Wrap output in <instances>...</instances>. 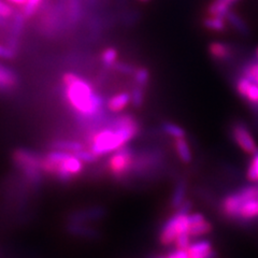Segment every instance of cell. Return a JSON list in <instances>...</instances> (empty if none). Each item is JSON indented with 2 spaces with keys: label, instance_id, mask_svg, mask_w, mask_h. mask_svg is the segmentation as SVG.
Masks as SVG:
<instances>
[{
  "label": "cell",
  "instance_id": "obj_4",
  "mask_svg": "<svg viewBox=\"0 0 258 258\" xmlns=\"http://www.w3.org/2000/svg\"><path fill=\"white\" fill-rule=\"evenodd\" d=\"M43 155L27 149H18L13 152L12 159L15 166L25 175L27 181L40 185L43 181Z\"/></svg>",
  "mask_w": 258,
  "mask_h": 258
},
{
  "label": "cell",
  "instance_id": "obj_8",
  "mask_svg": "<svg viewBox=\"0 0 258 258\" xmlns=\"http://www.w3.org/2000/svg\"><path fill=\"white\" fill-rule=\"evenodd\" d=\"M107 210L101 206H95L86 209L77 210L68 215V223L88 224L101 221L107 216Z\"/></svg>",
  "mask_w": 258,
  "mask_h": 258
},
{
  "label": "cell",
  "instance_id": "obj_18",
  "mask_svg": "<svg viewBox=\"0 0 258 258\" xmlns=\"http://www.w3.org/2000/svg\"><path fill=\"white\" fill-rule=\"evenodd\" d=\"M258 216V199H252L241 207L238 220L249 221Z\"/></svg>",
  "mask_w": 258,
  "mask_h": 258
},
{
  "label": "cell",
  "instance_id": "obj_40",
  "mask_svg": "<svg viewBox=\"0 0 258 258\" xmlns=\"http://www.w3.org/2000/svg\"><path fill=\"white\" fill-rule=\"evenodd\" d=\"M155 258H166L165 255H161V254H156Z\"/></svg>",
  "mask_w": 258,
  "mask_h": 258
},
{
  "label": "cell",
  "instance_id": "obj_17",
  "mask_svg": "<svg viewBox=\"0 0 258 258\" xmlns=\"http://www.w3.org/2000/svg\"><path fill=\"white\" fill-rule=\"evenodd\" d=\"M209 53L214 59L224 60L231 55V47L223 42H212L209 45Z\"/></svg>",
  "mask_w": 258,
  "mask_h": 258
},
{
  "label": "cell",
  "instance_id": "obj_39",
  "mask_svg": "<svg viewBox=\"0 0 258 258\" xmlns=\"http://www.w3.org/2000/svg\"><path fill=\"white\" fill-rule=\"evenodd\" d=\"M166 258H176V257H175L174 252H171V253H169V254L166 256Z\"/></svg>",
  "mask_w": 258,
  "mask_h": 258
},
{
  "label": "cell",
  "instance_id": "obj_35",
  "mask_svg": "<svg viewBox=\"0 0 258 258\" xmlns=\"http://www.w3.org/2000/svg\"><path fill=\"white\" fill-rule=\"evenodd\" d=\"M113 67H114L117 71L122 72V74H124V75L135 74V70H136L133 66H131V64L125 63V62H116Z\"/></svg>",
  "mask_w": 258,
  "mask_h": 258
},
{
  "label": "cell",
  "instance_id": "obj_16",
  "mask_svg": "<svg viewBox=\"0 0 258 258\" xmlns=\"http://www.w3.org/2000/svg\"><path fill=\"white\" fill-rule=\"evenodd\" d=\"M174 149L177 157H179L180 160L183 161L184 164H189L192 160L191 150L188 142L185 140V137L184 138L174 139Z\"/></svg>",
  "mask_w": 258,
  "mask_h": 258
},
{
  "label": "cell",
  "instance_id": "obj_9",
  "mask_svg": "<svg viewBox=\"0 0 258 258\" xmlns=\"http://www.w3.org/2000/svg\"><path fill=\"white\" fill-rule=\"evenodd\" d=\"M232 138L235 142L238 144V147L243 150L247 154H254V153L258 150L257 144L254 140V137L252 136L251 132L248 131L247 127L242 124L237 123L232 126L231 129Z\"/></svg>",
  "mask_w": 258,
  "mask_h": 258
},
{
  "label": "cell",
  "instance_id": "obj_29",
  "mask_svg": "<svg viewBox=\"0 0 258 258\" xmlns=\"http://www.w3.org/2000/svg\"><path fill=\"white\" fill-rule=\"evenodd\" d=\"M134 75H135V81H136L137 85H139L141 87H144L148 85L150 74H149V70L147 68L136 69Z\"/></svg>",
  "mask_w": 258,
  "mask_h": 258
},
{
  "label": "cell",
  "instance_id": "obj_36",
  "mask_svg": "<svg viewBox=\"0 0 258 258\" xmlns=\"http://www.w3.org/2000/svg\"><path fill=\"white\" fill-rule=\"evenodd\" d=\"M191 208H192V204L191 201L189 200H185L184 203L176 209V213H180V214H185L187 215L190 213L191 211Z\"/></svg>",
  "mask_w": 258,
  "mask_h": 258
},
{
  "label": "cell",
  "instance_id": "obj_7",
  "mask_svg": "<svg viewBox=\"0 0 258 258\" xmlns=\"http://www.w3.org/2000/svg\"><path fill=\"white\" fill-rule=\"evenodd\" d=\"M187 215L175 213L164 224L159 233V241L161 244L170 245L180 233L188 231L189 223Z\"/></svg>",
  "mask_w": 258,
  "mask_h": 258
},
{
  "label": "cell",
  "instance_id": "obj_22",
  "mask_svg": "<svg viewBox=\"0 0 258 258\" xmlns=\"http://www.w3.org/2000/svg\"><path fill=\"white\" fill-rule=\"evenodd\" d=\"M224 18L226 19V21H227V23H229L230 25L235 27L239 32H242V34H247L248 32V28L246 26V24L236 13L229 11L226 13Z\"/></svg>",
  "mask_w": 258,
  "mask_h": 258
},
{
  "label": "cell",
  "instance_id": "obj_5",
  "mask_svg": "<svg viewBox=\"0 0 258 258\" xmlns=\"http://www.w3.org/2000/svg\"><path fill=\"white\" fill-rule=\"evenodd\" d=\"M252 199H258L257 185H249L225 197L222 203V211L229 219L238 220L241 207Z\"/></svg>",
  "mask_w": 258,
  "mask_h": 258
},
{
  "label": "cell",
  "instance_id": "obj_31",
  "mask_svg": "<svg viewBox=\"0 0 258 258\" xmlns=\"http://www.w3.org/2000/svg\"><path fill=\"white\" fill-rule=\"evenodd\" d=\"M243 76L256 83L258 81V61L252 62L246 66L243 71Z\"/></svg>",
  "mask_w": 258,
  "mask_h": 258
},
{
  "label": "cell",
  "instance_id": "obj_23",
  "mask_svg": "<svg viewBox=\"0 0 258 258\" xmlns=\"http://www.w3.org/2000/svg\"><path fill=\"white\" fill-rule=\"evenodd\" d=\"M43 2L44 0H26V3L24 4V6L21 9V12L24 15V18L26 20L32 18Z\"/></svg>",
  "mask_w": 258,
  "mask_h": 258
},
{
  "label": "cell",
  "instance_id": "obj_32",
  "mask_svg": "<svg viewBox=\"0 0 258 258\" xmlns=\"http://www.w3.org/2000/svg\"><path fill=\"white\" fill-rule=\"evenodd\" d=\"M244 98L247 99L249 102L258 104V85L255 82H253L252 85L249 86Z\"/></svg>",
  "mask_w": 258,
  "mask_h": 258
},
{
  "label": "cell",
  "instance_id": "obj_20",
  "mask_svg": "<svg viewBox=\"0 0 258 258\" xmlns=\"http://www.w3.org/2000/svg\"><path fill=\"white\" fill-rule=\"evenodd\" d=\"M227 21L224 16H212L209 15L205 20L204 25L207 29L212 31H224L227 28Z\"/></svg>",
  "mask_w": 258,
  "mask_h": 258
},
{
  "label": "cell",
  "instance_id": "obj_43",
  "mask_svg": "<svg viewBox=\"0 0 258 258\" xmlns=\"http://www.w3.org/2000/svg\"><path fill=\"white\" fill-rule=\"evenodd\" d=\"M142 2H147V0H142Z\"/></svg>",
  "mask_w": 258,
  "mask_h": 258
},
{
  "label": "cell",
  "instance_id": "obj_33",
  "mask_svg": "<svg viewBox=\"0 0 258 258\" xmlns=\"http://www.w3.org/2000/svg\"><path fill=\"white\" fill-rule=\"evenodd\" d=\"M14 13V9L11 5L0 0V16H2V18L9 20L10 18H12Z\"/></svg>",
  "mask_w": 258,
  "mask_h": 258
},
{
  "label": "cell",
  "instance_id": "obj_42",
  "mask_svg": "<svg viewBox=\"0 0 258 258\" xmlns=\"http://www.w3.org/2000/svg\"><path fill=\"white\" fill-rule=\"evenodd\" d=\"M148 258H155V254H153V255H150Z\"/></svg>",
  "mask_w": 258,
  "mask_h": 258
},
{
  "label": "cell",
  "instance_id": "obj_3",
  "mask_svg": "<svg viewBox=\"0 0 258 258\" xmlns=\"http://www.w3.org/2000/svg\"><path fill=\"white\" fill-rule=\"evenodd\" d=\"M42 170L62 183L70 182L83 170V163L72 153L53 150L43 157Z\"/></svg>",
  "mask_w": 258,
  "mask_h": 258
},
{
  "label": "cell",
  "instance_id": "obj_41",
  "mask_svg": "<svg viewBox=\"0 0 258 258\" xmlns=\"http://www.w3.org/2000/svg\"><path fill=\"white\" fill-rule=\"evenodd\" d=\"M256 58H257V61H258V47L256 48Z\"/></svg>",
  "mask_w": 258,
  "mask_h": 258
},
{
  "label": "cell",
  "instance_id": "obj_1",
  "mask_svg": "<svg viewBox=\"0 0 258 258\" xmlns=\"http://www.w3.org/2000/svg\"><path fill=\"white\" fill-rule=\"evenodd\" d=\"M139 124L132 115H123L94 133L88 139L90 150L98 157L111 153L131 142L139 134Z\"/></svg>",
  "mask_w": 258,
  "mask_h": 258
},
{
  "label": "cell",
  "instance_id": "obj_6",
  "mask_svg": "<svg viewBox=\"0 0 258 258\" xmlns=\"http://www.w3.org/2000/svg\"><path fill=\"white\" fill-rule=\"evenodd\" d=\"M135 156V151L132 148L127 147V145L115 151L110 157L108 163L111 174L115 179H123V177L127 176L131 172Z\"/></svg>",
  "mask_w": 258,
  "mask_h": 258
},
{
  "label": "cell",
  "instance_id": "obj_44",
  "mask_svg": "<svg viewBox=\"0 0 258 258\" xmlns=\"http://www.w3.org/2000/svg\"><path fill=\"white\" fill-rule=\"evenodd\" d=\"M256 84H257V85H258V81H257V82H256Z\"/></svg>",
  "mask_w": 258,
  "mask_h": 258
},
{
  "label": "cell",
  "instance_id": "obj_15",
  "mask_svg": "<svg viewBox=\"0 0 258 258\" xmlns=\"http://www.w3.org/2000/svg\"><path fill=\"white\" fill-rule=\"evenodd\" d=\"M186 194H187V182L185 180H180L176 183L174 190L172 192V196L170 199V207L172 209L179 208L185 200H186Z\"/></svg>",
  "mask_w": 258,
  "mask_h": 258
},
{
  "label": "cell",
  "instance_id": "obj_37",
  "mask_svg": "<svg viewBox=\"0 0 258 258\" xmlns=\"http://www.w3.org/2000/svg\"><path fill=\"white\" fill-rule=\"evenodd\" d=\"M174 254L176 258H189L186 249H175Z\"/></svg>",
  "mask_w": 258,
  "mask_h": 258
},
{
  "label": "cell",
  "instance_id": "obj_19",
  "mask_svg": "<svg viewBox=\"0 0 258 258\" xmlns=\"http://www.w3.org/2000/svg\"><path fill=\"white\" fill-rule=\"evenodd\" d=\"M52 150H57L62 152H69V153H76L85 149L84 145L75 140H56L51 143Z\"/></svg>",
  "mask_w": 258,
  "mask_h": 258
},
{
  "label": "cell",
  "instance_id": "obj_38",
  "mask_svg": "<svg viewBox=\"0 0 258 258\" xmlns=\"http://www.w3.org/2000/svg\"><path fill=\"white\" fill-rule=\"evenodd\" d=\"M10 4H13V5H16V6H20V7H23L24 4L26 3V0H8Z\"/></svg>",
  "mask_w": 258,
  "mask_h": 258
},
{
  "label": "cell",
  "instance_id": "obj_26",
  "mask_svg": "<svg viewBox=\"0 0 258 258\" xmlns=\"http://www.w3.org/2000/svg\"><path fill=\"white\" fill-rule=\"evenodd\" d=\"M246 176L248 181L251 182H258V150L253 154L251 164L248 166Z\"/></svg>",
  "mask_w": 258,
  "mask_h": 258
},
{
  "label": "cell",
  "instance_id": "obj_30",
  "mask_svg": "<svg viewBox=\"0 0 258 258\" xmlns=\"http://www.w3.org/2000/svg\"><path fill=\"white\" fill-rule=\"evenodd\" d=\"M174 243H175L176 249H186L187 251V248L191 244V237L188 233V231L180 233V235L176 237Z\"/></svg>",
  "mask_w": 258,
  "mask_h": 258
},
{
  "label": "cell",
  "instance_id": "obj_25",
  "mask_svg": "<svg viewBox=\"0 0 258 258\" xmlns=\"http://www.w3.org/2000/svg\"><path fill=\"white\" fill-rule=\"evenodd\" d=\"M118 53L114 47H108L102 52L101 60L106 67H113L116 63Z\"/></svg>",
  "mask_w": 258,
  "mask_h": 258
},
{
  "label": "cell",
  "instance_id": "obj_14",
  "mask_svg": "<svg viewBox=\"0 0 258 258\" xmlns=\"http://www.w3.org/2000/svg\"><path fill=\"white\" fill-rule=\"evenodd\" d=\"M239 0H213L208 8V14L212 16H225L230 11V7Z\"/></svg>",
  "mask_w": 258,
  "mask_h": 258
},
{
  "label": "cell",
  "instance_id": "obj_13",
  "mask_svg": "<svg viewBox=\"0 0 258 258\" xmlns=\"http://www.w3.org/2000/svg\"><path fill=\"white\" fill-rule=\"evenodd\" d=\"M131 94L129 93H118L108 100L107 107L113 113L122 112L131 102Z\"/></svg>",
  "mask_w": 258,
  "mask_h": 258
},
{
  "label": "cell",
  "instance_id": "obj_2",
  "mask_svg": "<svg viewBox=\"0 0 258 258\" xmlns=\"http://www.w3.org/2000/svg\"><path fill=\"white\" fill-rule=\"evenodd\" d=\"M64 96L77 113L83 118H94L103 107V100L90 82L72 72L62 76Z\"/></svg>",
  "mask_w": 258,
  "mask_h": 258
},
{
  "label": "cell",
  "instance_id": "obj_27",
  "mask_svg": "<svg viewBox=\"0 0 258 258\" xmlns=\"http://www.w3.org/2000/svg\"><path fill=\"white\" fill-rule=\"evenodd\" d=\"M72 154H74L76 157H78L83 164H94L99 158L96 154H94L91 150L86 151L85 149L78 151L76 153H72Z\"/></svg>",
  "mask_w": 258,
  "mask_h": 258
},
{
  "label": "cell",
  "instance_id": "obj_10",
  "mask_svg": "<svg viewBox=\"0 0 258 258\" xmlns=\"http://www.w3.org/2000/svg\"><path fill=\"white\" fill-rule=\"evenodd\" d=\"M189 258H216L217 253L213 249L212 243L209 240L191 242L187 248Z\"/></svg>",
  "mask_w": 258,
  "mask_h": 258
},
{
  "label": "cell",
  "instance_id": "obj_34",
  "mask_svg": "<svg viewBox=\"0 0 258 258\" xmlns=\"http://www.w3.org/2000/svg\"><path fill=\"white\" fill-rule=\"evenodd\" d=\"M16 56V51L8 45L0 44V58L10 60Z\"/></svg>",
  "mask_w": 258,
  "mask_h": 258
},
{
  "label": "cell",
  "instance_id": "obj_21",
  "mask_svg": "<svg viewBox=\"0 0 258 258\" xmlns=\"http://www.w3.org/2000/svg\"><path fill=\"white\" fill-rule=\"evenodd\" d=\"M213 231V225L210 223L208 220H205L204 222H200L195 225H190L188 233L190 237H201L211 233Z\"/></svg>",
  "mask_w": 258,
  "mask_h": 258
},
{
  "label": "cell",
  "instance_id": "obj_12",
  "mask_svg": "<svg viewBox=\"0 0 258 258\" xmlns=\"http://www.w3.org/2000/svg\"><path fill=\"white\" fill-rule=\"evenodd\" d=\"M19 79L15 72L0 62V92H8L18 85Z\"/></svg>",
  "mask_w": 258,
  "mask_h": 258
},
{
  "label": "cell",
  "instance_id": "obj_11",
  "mask_svg": "<svg viewBox=\"0 0 258 258\" xmlns=\"http://www.w3.org/2000/svg\"><path fill=\"white\" fill-rule=\"evenodd\" d=\"M67 232L69 235L82 238L87 240H96L100 238V231L92 226L87 224H78V223H68L67 225Z\"/></svg>",
  "mask_w": 258,
  "mask_h": 258
},
{
  "label": "cell",
  "instance_id": "obj_24",
  "mask_svg": "<svg viewBox=\"0 0 258 258\" xmlns=\"http://www.w3.org/2000/svg\"><path fill=\"white\" fill-rule=\"evenodd\" d=\"M163 131L168 136L172 137V138H174V139L184 138L185 135H186V133H185V131H184V128H182L179 125L173 124V123H169V122H166L163 124Z\"/></svg>",
  "mask_w": 258,
  "mask_h": 258
},
{
  "label": "cell",
  "instance_id": "obj_28",
  "mask_svg": "<svg viewBox=\"0 0 258 258\" xmlns=\"http://www.w3.org/2000/svg\"><path fill=\"white\" fill-rule=\"evenodd\" d=\"M131 102L133 103V106L135 108H140L143 102H144V93H143V87L136 85L134 87V90L131 94Z\"/></svg>",
  "mask_w": 258,
  "mask_h": 258
}]
</instances>
